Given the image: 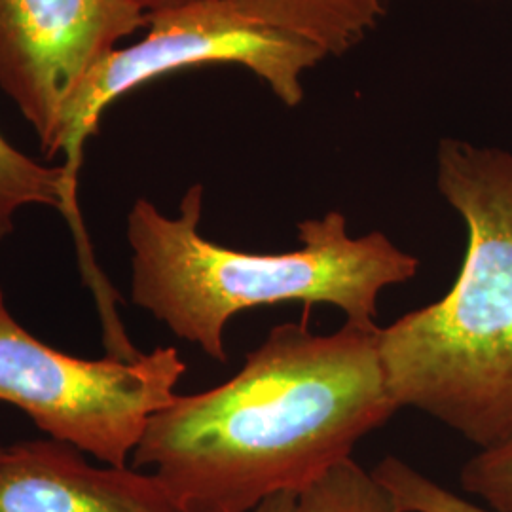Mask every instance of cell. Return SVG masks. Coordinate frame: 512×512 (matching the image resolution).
<instances>
[{"label": "cell", "instance_id": "1", "mask_svg": "<svg viewBox=\"0 0 512 512\" xmlns=\"http://www.w3.org/2000/svg\"><path fill=\"white\" fill-rule=\"evenodd\" d=\"M378 332L277 325L234 378L156 412L133 469H154L181 512H253L274 495L302 494L401 410Z\"/></svg>", "mask_w": 512, "mask_h": 512}, {"label": "cell", "instance_id": "2", "mask_svg": "<svg viewBox=\"0 0 512 512\" xmlns=\"http://www.w3.org/2000/svg\"><path fill=\"white\" fill-rule=\"evenodd\" d=\"M437 186L467 226L452 289L378 332L385 384L416 408L490 448L512 431V154L440 139Z\"/></svg>", "mask_w": 512, "mask_h": 512}, {"label": "cell", "instance_id": "3", "mask_svg": "<svg viewBox=\"0 0 512 512\" xmlns=\"http://www.w3.org/2000/svg\"><path fill=\"white\" fill-rule=\"evenodd\" d=\"M203 186L192 184L177 217L145 198L128 215L131 300L177 338L226 363L224 330L239 311L302 302L342 310L372 329L387 287L414 279L420 260L382 232L351 238L340 211L298 224L300 247L243 253L203 238Z\"/></svg>", "mask_w": 512, "mask_h": 512}, {"label": "cell", "instance_id": "4", "mask_svg": "<svg viewBox=\"0 0 512 512\" xmlns=\"http://www.w3.org/2000/svg\"><path fill=\"white\" fill-rule=\"evenodd\" d=\"M184 372L175 348L133 363L86 361L50 348L10 315L0 287V401L18 406L50 439L128 467L148 420L175 401Z\"/></svg>", "mask_w": 512, "mask_h": 512}, {"label": "cell", "instance_id": "5", "mask_svg": "<svg viewBox=\"0 0 512 512\" xmlns=\"http://www.w3.org/2000/svg\"><path fill=\"white\" fill-rule=\"evenodd\" d=\"M147 27V37L116 48L93 69L67 110L61 154L76 200L84 145L118 97L188 67L234 63L264 80L285 107H298L304 99L302 74L327 57L310 40L245 16L234 0H200L147 14Z\"/></svg>", "mask_w": 512, "mask_h": 512}, {"label": "cell", "instance_id": "6", "mask_svg": "<svg viewBox=\"0 0 512 512\" xmlns=\"http://www.w3.org/2000/svg\"><path fill=\"white\" fill-rule=\"evenodd\" d=\"M147 27L131 0H0V90L37 133L42 154H61L67 110L118 40Z\"/></svg>", "mask_w": 512, "mask_h": 512}, {"label": "cell", "instance_id": "7", "mask_svg": "<svg viewBox=\"0 0 512 512\" xmlns=\"http://www.w3.org/2000/svg\"><path fill=\"white\" fill-rule=\"evenodd\" d=\"M61 440H23L0 463V512H181L154 475L93 467Z\"/></svg>", "mask_w": 512, "mask_h": 512}, {"label": "cell", "instance_id": "8", "mask_svg": "<svg viewBox=\"0 0 512 512\" xmlns=\"http://www.w3.org/2000/svg\"><path fill=\"white\" fill-rule=\"evenodd\" d=\"M27 205H46L57 209L73 230L78 260L86 285L90 287L101 317L110 319L116 311L120 294L99 270L92 243L80 217L78 200L69 192L63 165L38 164L27 154L12 147L0 133V243L16 230V215Z\"/></svg>", "mask_w": 512, "mask_h": 512}, {"label": "cell", "instance_id": "9", "mask_svg": "<svg viewBox=\"0 0 512 512\" xmlns=\"http://www.w3.org/2000/svg\"><path fill=\"white\" fill-rule=\"evenodd\" d=\"M255 21L306 38L327 55L359 46L384 18L391 0H234Z\"/></svg>", "mask_w": 512, "mask_h": 512}, {"label": "cell", "instance_id": "10", "mask_svg": "<svg viewBox=\"0 0 512 512\" xmlns=\"http://www.w3.org/2000/svg\"><path fill=\"white\" fill-rule=\"evenodd\" d=\"M296 512H399L391 495L353 458L334 465L296 499Z\"/></svg>", "mask_w": 512, "mask_h": 512}, {"label": "cell", "instance_id": "11", "mask_svg": "<svg viewBox=\"0 0 512 512\" xmlns=\"http://www.w3.org/2000/svg\"><path fill=\"white\" fill-rule=\"evenodd\" d=\"M372 475L389 492L399 512H494L450 492L395 456L382 459Z\"/></svg>", "mask_w": 512, "mask_h": 512}, {"label": "cell", "instance_id": "12", "mask_svg": "<svg viewBox=\"0 0 512 512\" xmlns=\"http://www.w3.org/2000/svg\"><path fill=\"white\" fill-rule=\"evenodd\" d=\"M459 484L494 512H512V431L490 448L478 450L459 473Z\"/></svg>", "mask_w": 512, "mask_h": 512}, {"label": "cell", "instance_id": "13", "mask_svg": "<svg viewBox=\"0 0 512 512\" xmlns=\"http://www.w3.org/2000/svg\"><path fill=\"white\" fill-rule=\"evenodd\" d=\"M298 495L277 494L260 503L253 512H296Z\"/></svg>", "mask_w": 512, "mask_h": 512}, {"label": "cell", "instance_id": "14", "mask_svg": "<svg viewBox=\"0 0 512 512\" xmlns=\"http://www.w3.org/2000/svg\"><path fill=\"white\" fill-rule=\"evenodd\" d=\"M131 2L137 4L145 14H156V12L183 8V6L200 2V0H131Z\"/></svg>", "mask_w": 512, "mask_h": 512}, {"label": "cell", "instance_id": "15", "mask_svg": "<svg viewBox=\"0 0 512 512\" xmlns=\"http://www.w3.org/2000/svg\"><path fill=\"white\" fill-rule=\"evenodd\" d=\"M8 458V446H0V463Z\"/></svg>", "mask_w": 512, "mask_h": 512}]
</instances>
